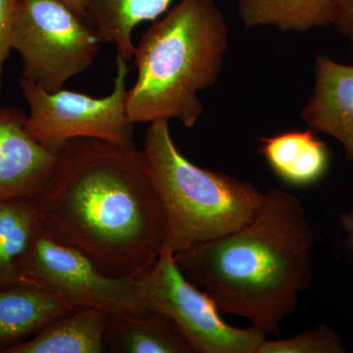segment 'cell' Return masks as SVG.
Instances as JSON below:
<instances>
[{"instance_id": "cell-1", "label": "cell", "mask_w": 353, "mask_h": 353, "mask_svg": "<svg viewBox=\"0 0 353 353\" xmlns=\"http://www.w3.org/2000/svg\"><path fill=\"white\" fill-rule=\"evenodd\" d=\"M36 201L53 240L113 277L134 280L163 248L166 216L143 150L72 139Z\"/></svg>"}, {"instance_id": "cell-2", "label": "cell", "mask_w": 353, "mask_h": 353, "mask_svg": "<svg viewBox=\"0 0 353 353\" xmlns=\"http://www.w3.org/2000/svg\"><path fill=\"white\" fill-rule=\"evenodd\" d=\"M313 245L314 232L301 201L271 188L245 226L176 252L175 259L221 312L248 320L267 336L280 333L281 323L310 285Z\"/></svg>"}, {"instance_id": "cell-3", "label": "cell", "mask_w": 353, "mask_h": 353, "mask_svg": "<svg viewBox=\"0 0 353 353\" xmlns=\"http://www.w3.org/2000/svg\"><path fill=\"white\" fill-rule=\"evenodd\" d=\"M229 29L213 0H181L136 46V83L126 111L134 124L176 120L192 128L203 114L199 92L219 78Z\"/></svg>"}, {"instance_id": "cell-4", "label": "cell", "mask_w": 353, "mask_h": 353, "mask_svg": "<svg viewBox=\"0 0 353 353\" xmlns=\"http://www.w3.org/2000/svg\"><path fill=\"white\" fill-rule=\"evenodd\" d=\"M143 152L166 216L164 245L174 253L236 231L256 214L264 192L192 163L176 148L169 121L150 123Z\"/></svg>"}, {"instance_id": "cell-5", "label": "cell", "mask_w": 353, "mask_h": 353, "mask_svg": "<svg viewBox=\"0 0 353 353\" xmlns=\"http://www.w3.org/2000/svg\"><path fill=\"white\" fill-rule=\"evenodd\" d=\"M101 39L88 20L60 0H18L11 48L22 75L48 92L94 64Z\"/></svg>"}, {"instance_id": "cell-6", "label": "cell", "mask_w": 353, "mask_h": 353, "mask_svg": "<svg viewBox=\"0 0 353 353\" xmlns=\"http://www.w3.org/2000/svg\"><path fill=\"white\" fill-rule=\"evenodd\" d=\"M129 71L128 61L117 55L112 92L101 99L64 88L48 92L21 74V92L29 106L26 130L39 145L55 153L75 139L136 148L134 124L126 111Z\"/></svg>"}, {"instance_id": "cell-7", "label": "cell", "mask_w": 353, "mask_h": 353, "mask_svg": "<svg viewBox=\"0 0 353 353\" xmlns=\"http://www.w3.org/2000/svg\"><path fill=\"white\" fill-rule=\"evenodd\" d=\"M134 283L146 307L170 318L194 353H257L266 339L252 326L227 324L212 297L181 270L169 246L164 245L157 261Z\"/></svg>"}, {"instance_id": "cell-8", "label": "cell", "mask_w": 353, "mask_h": 353, "mask_svg": "<svg viewBox=\"0 0 353 353\" xmlns=\"http://www.w3.org/2000/svg\"><path fill=\"white\" fill-rule=\"evenodd\" d=\"M48 292L77 308L148 315L132 279L102 272L90 257L58 243L41 227L22 270V284Z\"/></svg>"}, {"instance_id": "cell-9", "label": "cell", "mask_w": 353, "mask_h": 353, "mask_svg": "<svg viewBox=\"0 0 353 353\" xmlns=\"http://www.w3.org/2000/svg\"><path fill=\"white\" fill-rule=\"evenodd\" d=\"M27 113L0 106V201L36 199L50 181L58 153L46 150L25 127Z\"/></svg>"}, {"instance_id": "cell-10", "label": "cell", "mask_w": 353, "mask_h": 353, "mask_svg": "<svg viewBox=\"0 0 353 353\" xmlns=\"http://www.w3.org/2000/svg\"><path fill=\"white\" fill-rule=\"evenodd\" d=\"M312 94L301 110L309 129L336 139L353 162V64L318 55Z\"/></svg>"}, {"instance_id": "cell-11", "label": "cell", "mask_w": 353, "mask_h": 353, "mask_svg": "<svg viewBox=\"0 0 353 353\" xmlns=\"http://www.w3.org/2000/svg\"><path fill=\"white\" fill-rule=\"evenodd\" d=\"M259 143V152L273 173L294 187L314 185L329 170L328 146L312 130L283 132Z\"/></svg>"}, {"instance_id": "cell-12", "label": "cell", "mask_w": 353, "mask_h": 353, "mask_svg": "<svg viewBox=\"0 0 353 353\" xmlns=\"http://www.w3.org/2000/svg\"><path fill=\"white\" fill-rule=\"evenodd\" d=\"M78 309L30 285L0 289V353Z\"/></svg>"}, {"instance_id": "cell-13", "label": "cell", "mask_w": 353, "mask_h": 353, "mask_svg": "<svg viewBox=\"0 0 353 353\" xmlns=\"http://www.w3.org/2000/svg\"><path fill=\"white\" fill-rule=\"evenodd\" d=\"M109 313L78 308L2 353H103Z\"/></svg>"}, {"instance_id": "cell-14", "label": "cell", "mask_w": 353, "mask_h": 353, "mask_svg": "<svg viewBox=\"0 0 353 353\" xmlns=\"http://www.w3.org/2000/svg\"><path fill=\"white\" fill-rule=\"evenodd\" d=\"M104 352L194 353L175 323L154 311L143 316L109 313Z\"/></svg>"}, {"instance_id": "cell-15", "label": "cell", "mask_w": 353, "mask_h": 353, "mask_svg": "<svg viewBox=\"0 0 353 353\" xmlns=\"http://www.w3.org/2000/svg\"><path fill=\"white\" fill-rule=\"evenodd\" d=\"M174 0H85L87 20L101 43L112 44L118 57L130 61L136 46L132 34L139 24L157 20Z\"/></svg>"}, {"instance_id": "cell-16", "label": "cell", "mask_w": 353, "mask_h": 353, "mask_svg": "<svg viewBox=\"0 0 353 353\" xmlns=\"http://www.w3.org/2000/svg\"><path fill=\"white\" fill-rule=\"evenodd\" d=\"M41 229L32 197L0 201V289L22 284V270Z\"/></svg>"}, {"instance_id": "cell-17", "label": "cell", "mask_w": 353, "mask_h": 353, "mask_svg": "<svg viewBox=\"0 0 353 353\" xmlns=\"http://www.w3.org/2000/svg\"><path fill=\"white\" fill-rule=\"evenodd\" d=\"M334 0H239L246 28L272 26L283 32H305L331 27Z\"/></svg>"}, {"instance_id": "cell-18", "label": "cell", "mask_w": 353, "mask_h": 353, "mask_svg": "<svg viewBox=\"0 0 353 353\" xmlns=\"http://www.w3.org/2000/svg\"><path fill=\"white\" fill-rule=\"evenodd\" d=\"M345 343L333 329L319 325L284 340L262 341L257 353H343Z\"/></svg>"}, {"instance_id": "cell-19", "label": "cell", "mask_w": 353, "mask_h": 353, "mask_svg": "<svg viewBox=\"0 0 353 353\" xmlns=\"http://www.w3.org/2000/svg\"><path fill=\"white\" fill-rule=\"evenodd\" d=\"M17 2L18 0H0V97L2 94L4 64L12 50L11 36Z\"/></svg>"}, {"instance_id": "cell-20", "label": "cell", "mask_w": 353, "mask_h": 353, "mask_svg": "<svg viewBox=\"0 0 353 353\" xmlns=\"http://www.w3.org/2000/svg\"><path fill=\"white\" fill-rule=\"evenodd\" d=\"M332 26L348 39L353 50V0H334Z\"/></svg>"}, {"instance_id": "cell-21", "label": "cell", "mask_w": 353, "mask_h": 353, "mask_svg": "<svg viewBox=\"0 0 353 353\" xmlns=\"http://www.w3.org/2000/svg\"><path fill=\"white\" fill-rule=\"evenodd\" d=\"M340 226L345 234V246L353 257V208L340 216Z\"/></svg>"}, {"instance_id": "cell-22", "label": "cell", "mask_w": 353, "mask_h": 353, "mask_svg": "<svg viewBox=\"0 0 353 353\" xmlns=\"http://www.w3.org/2000/svg\"><path fill=\"white\" fill-rule=\"evenodd\" d=\"M68 6L72 10L75 11L81 17L87 20V12H85V0H60Z\"/></svg>"}]
</instances>
